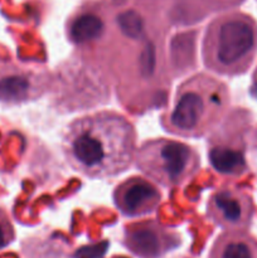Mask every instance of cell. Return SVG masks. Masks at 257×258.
<instances>
[{
	"label": "cell",
	"mask_w": 257,
	"mask_h": 258,
	"mask_svg": "<svg viewBox=\"0 0 257 258\" xmlns=\"http://www.w3.org/2000/svg\"><path fill=\"white\" fill-rule=\"evenodd\" d=\"M62 149L68 164L91 179H107L127 170L136 158L133 123L113 111H100L67 126Z\"/></svg>",
	"instance_id": "obj_1"
},
{
	"label": "cell",
	"mask_w": 257,
	"mask_h": 258,
	"mask_svg": "<svg viewBox=\"0 0 257 258\" xmlns=\"http://www.w3.org/2000/svg\"><path fill=\"white\" fill-rule=\"evenodd\" d=\"M228 90L207 73H197L178 86L160 123L166 133L180 138H203L214 131L228 106Z\"/></svg>",
	"instance_id": "obj_2"
},
{
	"label": "cell",
	"mask_w": 257,
	"mask_h": 258,
	"mask_svg": "<svg viewBox=\"0 0 257 258\" xmlns=\"http://www.w3.org/2000/svg\"><path fill=\"white\" fill-rule=\"evenodd\" d=\"M256 50L257 25L246 15L233 14L209 25L202 44V58L213 73L236 76L249 67Z\"/></svg>",
	"instance_id": "obj_3"
},
{
	"label": "cell",
	"mask_w": 257,
	"mask_h": 258,
	"mask_svg": "<svg viewBox=\"0 0 257 258\" xmlns=\"http://www.w3.org/2000/svg\"><path fill=\"white\" fill-rule=\"evenodd\" d=\"M136 166L155 183L174 188L190 180L201 168L197 150L170 139H153L136 151Z\"/></svg>",
	"instance_id": "obj_4"
},
{
	"label": "cell",
	"mask_w": 257,
	"mask_h": 258,
	"mask_svg": "<svg viewBox=\"0 0 257 258\" xmlns=\"http://www.w3.org/2000/svg\"><path fill=\"white\" fill-rule=\"evenodd\" d=\"M161 193L151 181L141 176H131L118 184L113 191V202L121 214L130 218L153 213L159 207Z\"/></svg>",
	"instance_id": "obj_5"
},
{
	"label": "cell",
	"mask_w": 257,
	"mask_h": 258,
	"mask_svg": "<svg viewBox=\"0 0 257 258\" xmlns=\"http://www.w3.org/2000/svg\"><path fill=\"white\" fill-rule=\"evenodd\" d=\"M179 243L178 234L169 232L155 221L134 224L125 231L126 247L141 258H159Z\"/></svg>",
	"instance_id": "obj_6"
},
{
	"label": "cell",
	"mask_w": 257,
	"mask_h": 258,
	"mask_svg": "<svg viewBox=\"0 0 257 258\" xmlns=\"http://www.w3.org/2000/svg\"><path fill=\"white\" fill-rule=\"evenodd\" d=\"M251 202L246 194L229 188L213 191L207 204V216L228 231L246 226L251 217Z\"/></svg>",
	"instance_id": "obj_7"
},
{
	"label": "cell",
	"mask_w": 257,
	"mask_h": 258,
	"mask_svg": "<svg viewBox=\"0 0 257 258\" xmlns=\"http://www.w3.org/2000/svg\"><path fill=\"white\" fill-rule=\"evenodd\" d=\"M48 80L34 71L15 66L0 67V102L17 105L42 96Z\"/></svg>",
	"instance_id": "obj_8"
},
{
	"label": "cell",
	"mask_w": 257,
	"mask_h": 258,
	"mask_svg": "<svg viewBox=\"0 0 257 258\" xmlns=\"http://www.w3.org/2000/svg\"><path fill=\"white\" fill-rule=\"evenodd\" d=\"M209 258H257V248L246 234L228 231L216 239Z\"/></svg>",
	"instance_id": "obj_9"
},
{
	"label": "cell",
	"mask_w": 257,
	"mask_h": 258,
	"mask_svg": "<svg viewBox=\"0 0 257 258\" xmlns=\"http://www.w3.org/2000/svg\"><path fill=\"white\" fill-rule=\"evenodd\" d=\"M105 34V22L93 13H85L75 18L68 29L70 40L81 47H92Z\"/></svg>",
	"instance_id": "obj_10"
},
{
	"label": "cell",
	"mask_w": 257,
	"mask_h": 258,
	"mask_svg": "<svg viewBox=\"0 0 257 258\" xmlns=\"http://www.w3.org/2000/svg\"><path fill=\"white\" fill-rule=\"evenodd\" d=\"M15 232L9 216L3 208H0V249L5 248L14 241Z\"/></svg>",
	"instance_id": "obj_11"
}]
</instances>
